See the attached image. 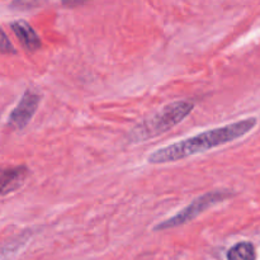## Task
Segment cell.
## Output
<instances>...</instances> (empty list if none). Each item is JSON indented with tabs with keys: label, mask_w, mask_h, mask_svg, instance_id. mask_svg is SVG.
Returning <instances> with one entry per match:
<instances>
[{
	"label": "cell",
	"mask_w": 260,
	"mask_h": 260,
	"mask_svg": "<svg viewBox=\"0 0 260 260\" xmlns=\"http://www.w3.org/2000/svg\"><path fill=\"white\" fill-rule=\"evenodd\" d=\"M0 52L3 53H14L15 50L13 47V45L10 43L9 38L7 37L3 29L0 28Z\"/></svg>",
	"instance_id": "8"
},
{
	"label": "cell",
	"mask_w": 260,
	"mask_h": 260,
	"mask_svg": "<svg viewBox=\"0 0 260 260\" xmlns=\"http://www.w3.org/2000/svg\"><path fill=\"white\" fill-rule=\"evenodd\" d=\"M225 198L226 194L223 192H211L207 193V194L201 196V197L196 198L190 205H188L187 207L183 208L180 212H178L177 215L168 218V220L162 221L161 223L155 226L154 230H168V229H173L177 228V226L184 225V223L194 220L200 213L205 212V211L208 210L211 206L221 202V201L225 200Z\"/></svg>",
	"instance_id": "3"
},
{
	"label": "cell",
	"mask_w": 260,
	"mask_h": 260,
	"mask_svg": "<svg viewBox=\"0 0 260 260\" xmlns=\"http://www.w3.org/2000/svg\"><path fill=\"white\" fill-rule=\"evenodd\" d=\"M10 27H12L13 32L15 33V36H17L18 40L20 41V43H22L25 50L33 52V51H37L41 47L40 37L27 22L15 20L14 23H12Z\"/></svg>",
	"instance_id": "6"
},
{
	"label": "cell",
	"mask_w": 260,
	"mask_h": 260,
	"mask_svg": "<svg viewBox=\"0 0 260 260\" xmlns=\"http://www.w3.org/2000/svg\"><path fill=\"white\" fill-rule=\"evenodd\" d=\"M229 260H255V251L250 243H240L230 249Z\"/></svg>",
	"instance_id": "7"
},
{
	"label": "cell",
	"mask_w": 260,
	"mask_h": 260,
	"mask_svg": "<svg viewBox=\"0 0 260 260\" xmlns=\"http://www.w3.org/2000/svg\"><path fill=\"white\" fill-rule=\"evenodd\" d=\"M256 124L255 118H248L239 121L236 123L226 124L217 128L198 134L196 136L178 141L175 144L157 149L147 157L150 164H165V162L178 161L193 155L212 150L215 147L234 141L239 137L248 134Z\"/></svg>",
	"instance_id": "1"
},
{
	"label": "cell",
	"mask_w": 260,
	"mask_h": 260,
	"mask_svg": "<svg viewBox=\"0 0 260 260\" xmlns=\"http://www.w3.org/2000/svg\"><path fill=\"white\" fill-rule=\"evenodd\" d=\"M38 104H40V95L32 90L25 91L24 95L20 98L19 103L13 109L9 118H8L9 126L18 129L24 128L29 123L32 117L35 116Z\"/></svg>",
	"instance_id": "4"
},
{
	"label": "cell",
	"mask_w": 260,
	"mask_h": 260,
	"mask_svg": "<svg viewBox=\"0 0 260 260\" xmlns=\"http://www.w3.org/2000/svg\"><path fill=\"white\" fill-rule=\"evenodd\" d=\"M193 103L190 102H174L157 112L155 116L140 123L136 128L132 129V141H145L147 139L161 135L169 131L174 126L183 121L192 112Z\"/></svg>",
	"instance_id": "2"
},
{
	"label": "cell",
	"mask_w": 260,
	"mask_h": 260,
	"mask_svg": "<svg viewBox=\"0 0 260 260\" xmlns=\"http://www.w3.org/2000/svg\"><path fill=\"white\" fill-rule=\"evenodd\" d=\"M27 173L25 167L0 169V194H7L19 188L24 182Z\"/></svg>",
	"instance_id": "5"
}]
</instances>
